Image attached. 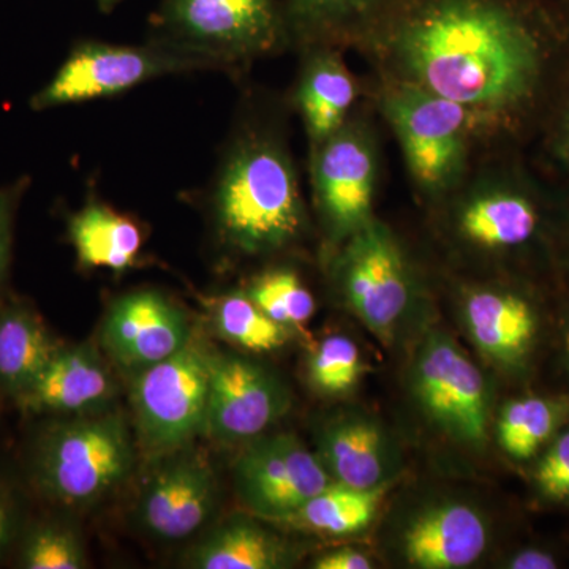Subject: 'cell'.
I'll use <instances>...</instances> for the list:
<instances>
[{"mask_svg": "<svg viewBox=\"0 0 569 569\" xmlns=\"http://www.w3.org/2000/svg\"><path fill=\"white\" fill-rule=\"evenodd\" d=\"M563 408L553 400L527 397L512 400L498 419V441L511 458L529 459L559 427Z\"/></svg>", "mask_w": 569, "mask_h": 569, "instance_id": "484cf974", "label": "cell"}, {"mask_svg": "<svg viewBox=\"0 0 569 569\" xmlns=\"http://www.w3.org/2000/svg\"><path fill=\"white\" fill-rule=\"evenodd\" d=\"M391 0H282L288 39L302 50L365 36Z\"/></svg>", "mask_w": 569, "mask_h": 569, "instance_id": "603a6c76", "label": "cell"}, {"mask_svg": "<svg viewBox=\"0 0 569 569\" xmlns=\"http://www.w3.org/2000/svg\"><path fill=\"white\" fill-rule=\"evenodd\" d=\"M103 346L123 367L142 370L190 342L179 307L156 290H137L112 302L102 329Z\"/></svg>", "mask_w": 569, "mask_h": 569, "instance_id": "4fadbf2b", "label": "cell"}, {"mask_svg": "<svg viewBox=\"0 0 569 569\" xmlns=\"http://www.w3.org/2000/svg\"><path fill=\"white\" fill-rule=\"evenodd\" d=\"M542 130L550 159L569 174V77Z\"/></svg>", "mask_w": 569, "mask_h": 569, "instance_id": "d6a6232c", "label": "cell"}, {"mask_svg": "<svg viewBox=\"0 0 569 569\" xmlns=\"http://www.w3.org/2000/svg\"><path fill=\"white\" fill-rule=\"evenodd\" d=\"M246 293L266 316L283 326L306 323L316 312L312 293L291 269H272L254 277Z\"/></svg>", "mask_w": 569, "mask_h": 569, "instance_id": "83f0119b", "label": "cell"}, {"mask_svg": "<svg viewBox=\"0 0 569 569\" xmlns=\"http://www.w3.org/2000/svg\"><path fill=\"white\" fill-rule=\"evenodd\" d=\"M84 204L67 219V236L82 269L123 272L140 260L144 233L133 217L89 192Z\"/></svg>", "mask_w": 569, "mask_h": 569, "instance_id": "ffe728a7", "label": "cell"}, {"mask_svg": "<svg viewBox=\"0 0 569 569\" xmlns=\"http://www.w3.org/2000/svg\"><path fill=\"white\" fill-rule=\"evenodd\" d=\"M293 92V104L301 116L310 151L339 132L356 100L350 71L329 47L307 48Z\"/></svg>", "mask_w": 569, "mask_h": 569, "instance_id": "d6986e66", "label": "cell"}, {"mask_svg": "<svg viewBox=\"0 0 569 569\" xmlns=\"http://www.w3.org/2000/svg\"><path fill=\"white\" fill-rule=\"evenodd\" d=\"M488 546L481 516L466 505L427 509L410 523L403 537L408 561L425 569H456L473 565Z\"/></svg>", "mask_w": 569, "mask_h": 569, "instance_id": "ac0fdd59", "label": "cell"}, {"mask_svg": "<svg viewBox=\"0 0 569 569\" xmlns=\"http://www.w3.org/2000/svg\"><path fill=\"white\" fill-rule=\"evenodd\" d=\"M18 563L24 569H81L88 561L73 530L59 523H39L26 535Z\"/></svg>", "mask_w": 569, "mask_h": 569, "instance_id": "f1b7e54d", "label": "cell"}, {"mask_svg": "<svg viewBox=\"0 0 569 569\" xmlns=\"http://www.w3.org/2000/svg\"><path fill=\"white\" fill-rule=\"evenodd\" d=\"M313 197L325 222L351 234L369 222L376 192L377 162L365 130L346 123L310 151Z\"/></svg>", "mask_w": 569, "mask_h": 569, "instance_id": "8fae6325", "label": "cell"}, {"mask_svg": "<svg viewBox=\"0 0 569 569\" xmlns=\"http://www.w3.org/2000/svg\"><path fill=\"white\" fill-rule=\"evenodd\" d=\"M545 222L541 198L526 176L512 174L471 198L460 216L463 234L486 249L512 250L531 244Z\"/></svg>", "mask_w": 569, "mask_h": 569, "instance_id": "2e32d148", "label": "cell"}, {"mask_svg": "<svg viewBox=\"0 0 569 569\" xmlns=\"http://www.w3.org/2000/svg\"><path fill=\"white\" fill-rule=\"evenodd\" d=\"M197 71L212 69L203 59L159 41L119 44L80 40L70 48L51 80L33 93L29 108L40 112L114 99L146 82Z\"/></svg>", "mask_w": 569, "mask_h": 569, "instance_id": "5b68a950", "label": "cell"}, {"mask_svg": "<svg viewBox=\"0 0 569 569\" xmlns=\"http://www.w3.org/2000/svg\"><path fill=\"white\" fill-rule=\"evenodd\" d=\"M58 343L29 307L7 305L0 309V391L20 399L40 376Z\"/></svg>", "mask_w": 569, "mask_h": 569, "instance_id": "7402d4cb", "label": "cell"}, {"mask_svg": "<svg viewBox=\"0 0 569 569\" xmlns=\"http://www.w3.org/2000/svg\"><path fill=\"white\" fill-rule=\"evenodd\" d=\"M559 567L550 553L539 549H527L519 552L509 563L512 569H553Z\"/></svg>", "mask_w": 569, "mask_h": 569, "instance_id": "d590c367", "label": "cell"}, {"mask_svg": "<svg viewBox=\"0 0 569 569\" xmlns=\"http://www.w3.org/2000/svg\"><path fill=\"white\" fill-rule=\"evenodd\" d=\"M132 463V440L121 418H86L41 433L32 475L44 497L80 507L107 496L127 478Z\"/></svg>", "mask_w": 569, "mask_h": 569, "instance_id": "277c9868", "label": "cell"}, {"mask_svg": "<svg viewBox=\"0 0 569 569\" xmlns=\"http://www.w3.org/2000/svg\"><path fill=\"white\" fill-rule=\"evenodd\" d=\"M309 373L318 391L326 395L347 392L362 376L358 347L346 336L328 337L310 358Z\"/></svg>", "mask_w": 569, "mask_h": 569, "instance_id": "f546056e", "label": "cell"}, {"mask_svg": "<svg viewBox=\"0 0 569 569\" xmlns=\"http://www.w3.org/2000/svg\"><path fill=\"white\" fill-rule=\"evenodd\" d=\"M290 397L263 367L238 356H212L203 430L220 443L263 433L283 417Z\"/></svg>", "mask_w": 569, "mask_h": 569, "instance_id": "7c38bea8", "label": "cell"}, {"mask_svg": "<svg viewBox=\"0 0 569 569\" xmlns=\"http://www.w3.org/2000/svg\"><path fill=\"white\" fill-rule=\"evenodd\" d=\"M203 198L213 234L242 257L279 252L306 228L305 200L282 129L252 111L236 119Z\"/></svg>", "mask_w": 569, "mask_h": 569, "instance_id": "7a4b0ae2", "label": "cell"}, {"mask_svg": "<svg viewBox=\"0 0 569 569\" xmlns=\"http://www.w3.org/2000/svg\"><path fill=\"white\" fill-rule=\"evenodd\" d=\"M466 317L479 350L503 365L522 361L537 336L533 306L512 291L485 290L470 295Z\"/></svg>", "mask_w": 569, "mask_h": 569, "instance_id": "44dd1931", "label": "cell"}, {"mask_svg": "<svg viewBox=\"0 0 569 569\" xmlns=\"http://www.w3.org/2000/svg\"><path fill=\"white\" fill-rule=\"evenodd\" d=\"M18 520L20 512L13 492L0 482V560L7 556L17 538Z\"/></svg>", "mask_w": 569, "mask_h": 569, "instance_id": "836d02e7", "label": "cell"}, {"mask_svg": "<svg viewBox=\"0 0 569 569\" xmlns=\"http://www.w3.org/2000/svg\"><path fill=\"white\" fill-rule=\"evenodd\" d=\"M114 391L110 370L92 347H59L17 403L32 415L84 413L107 406Z\"/></svg>", "mask_w": 569, "mask_h": 569, "instance_id": "5bb4252c", "label": "cell"}, {"mask_svg": "<svg viewBox=\"0 0 569 569\" xmlns=\"http://www.w3.org/2000/svg\"><path fill=\"white\" fill-rule=\"evenodd\" d=\"M148 39L228 74L290 43L282 0H162Z\"/></svg>", "mask_w": 569, "mask_h": 569, "instance_id": "3957f363", "label": "cell"}, {"mask_svg": "<svg viewBox=\"0 0 569 569\" xmlns=\"http://www.w3.org/2000/svg\"><path fill=\"white\" fill-rule=\"evenodd\" d=\"M211 358L204 348L189 342L170 358L140 370L132 399L152 447H179L203 429Z\"/></svg>", "mask_w": 569, "mask_h": 569, "instance_id": "52a82bcc", "label": "cell"}, {"mask_svg": "<svg viewBox=\"0 0 569 569\" xmlns=\"http://www.w3.org/2000/svg\"><path fill=\"white\" fill-rule=\"evenodd\" d=\"M568 219H569V204H568Z\"/></svg>", "mask_w": 569, "mask_h": 569, "instance_id": "f35d334b", "label": "cell"}, {"mask_svg": "<svg viewBox=\"0 0 569 569\" xmlns=\"http://www.w3.org/2000/svg\"><path fill=\"white\" fill-rule=\"evenodd\" d=\"M567 353L569 356V331H568V335H567Z\"/></svg>", "mask_w": 569, "mask_h": 569, "instance_id": "74e56055", "label": "cell"}, {"mask_svg": "<svg viewBox=\"0 0 569 569\" xmlns=\"http://www.w3.org/2000/svg\"><path fill=\"white\" fill-rule=\"evenodd\" d=\"M535 478L542 496L559 503L569 501V430L553 441Z\"/></svg>", "mask_w": 569, "mask_h": 569, "instance_id": "4dcf8cb0", "label": "cell"}, {"mask_svg": "<svg viewBox=\"0 0 569 569\" xmlns=\"http://www.w3.org/2000/svg\"><path fill=\"white\" fill-rule=\"evenodd\" d=\"M365 36L403 82L512 137L545 129L569 77V0H391Z\"/></svg>", "mask_w": 569, "mask_h": 569, "instance_id": "6da1fadb", "label": "cell"}, {"mask_svg": "<svg viewBox=\"0 0 569 569\" xmlns=\"http://www.w3.org/2000/svg\"><path fill=\"white\" fill-rule=\"evenodd\" d=\"M383 104L415 181L427 190H441L456 181L473 122L470 112L403 81L387 93Z\"/></svg>", "mask_w": 569, "mask_h": 569, "instance_id": "8992f818", "label": "cell"}, {"mask_svg": "<svg viewBox=\"0 0 569 569\" xmlns=\"http://www.w3.org/2000/svg\"><path fill=\"white\" fill-rule=\"evenodd\" d=\"M317 569H369L372 563L365 553L355 549H339L336 552L326 553L313 565Z\"/></svg>", "mask_w": 569, "mask_h": 569, "instance_id": "e575fe53", "label": "cell"}, {"mask_svg": "<svg viewBox=\"0 0 569 569\" xmlns=\"http://www.w3.org/2000/svg\"><path fill=\"white\" fill-rule=\"evenodd\" d=\"M331 479L320 458L290 433L253 441L234 463V485L242 503L274 522L293 515L328 488Z\"/></svg>", "mask_w": 569, "mask_h": 569, "instance_id": "ba28073f", "label": "cell"}, {"mask_svg": "<svg viewBox=\"0 0 569 569\" xmlns=\"http://www.w3.org/2000/svg\"><path fill=\"white\" fill-rule=\"evenodd\" d=\"M337 274L356 316L378 336L391 335L410 301V280L388 228L370 219L353 231Z\"/></svg>", "mask_w": 569, "mask_h": 569, "instance_id": "30bf717a", "label": "cell"}, {"mask_svg": "<svg viewBox=\"0 0 569 569\" xmlns=\"http://www.w3.org/2000/svg\"><path fill=\"white\" fill-rule=\"evenodd\" d=\"M216 505L212 471L200 460H183L164 468L149 482L140 503V520L164 541L189 538L211 516Z\"/></svg>", "mask_w": 569, "mask_h": 569, "instance_id": "9a60e30c", "label": "cell"}, {"mask_svg": "<svg viewBox=\"0 0 569 569\" xmlns=\"http://www.w3.org/2000/svg\"><path fill=\"white\" fill-rule=\"evenodd\" d=\"M189 563L200 569H277L287 567L288 552L263 527L234 519L200 542Z\"/></svg>", "mask_w": 569, "mask_h": 569, "instance_id": "cb8c5ba5", "label": "cell"}, {"mask_svg": "<svg viewBox=\"0 0 569 569\" xmlns=\"http://www.w3.org/2000/svg\"><path fill=\"white\" fill-rule=\"evenodd\" d=\"M388 488L389 485L377 489H355L331 482L282 522L328 535L356 533L365 530L376 518L378 505Z\"/></svg>", "mask_w": 569, "mask_h": 569, "instance_id": "d4e9b609", "label": "cell"}, {"mask_svg": "<svg viewBox=\"0 0 569 569\" xmlns=\"http://www.w3.org/2000/svg\"><path fill=\"white\" fill-rule=\"evenodd\" d=\"M213 320L224 339L252 351H272L288 339L287 326L266 316L246 291L220 296L213 302Z\"/></svg>", "mask_w": 569, "mask_h": 569, "instance_id": "4316f807", "label": "cell"}, {"mask_svg": "<svg viewBox=\"0 0 569 569\" xmlns=\"http://www.w3.org/2000/svg\"><path fill=\"white\" fill-rule=\"evenodd\" d=\"M121 0H97V6L99 9L103 11V13H110L111 10H114L118 7V3Z\"/></svg>", "mask_w": 569, "mask_h": 569, "instance_id": "8d00e7d4", "label": "cell"}, {"mask_svg": "<svg viewBox=\"0 0 569 569\" xmlns=\"http://www.w3.org/2000/svg\"><path fill=\"white\" fill-rule=\"evenodd\" d=\"M31 179L20 178L10 186L0 187V290L9 276L14 213Z\"/></svg>", "mask_w": 569, "mask_h": 569, "instance_id": "1f68e13d", "label": "cell"}, {"mask_svg": "<svg viewBox=\"0 0 569 569\" xmlns=\"http://www.w3.org/2000/svg\"><path fill=\"white\" fill-rule=\"evenodd\" d=\"M415 391L432 421L468 445L485 443L489 392L485 377L445 335L426 340L415 366Z\"/></svg>", "mask_w": 569, "mask_h": 569, "instance_id": "9c48e42d", "label": "cell"}, {"mask_svg": "<svg viewBox=\"0 0 569 569\" xmlns=\"http://www.w3.org/2000/svg\"><path fill=\"white\" fill-rule=\"evenodd\" d=\"M320 460L329 477L355 489L388 486L396 473L397 456L380 425L362 415H343L325 427Z\"/></svg>", "mask_w": 569, "mask_h": 569, "instance_id": "e0dca14e", "label": "cell"}]
</instances>
